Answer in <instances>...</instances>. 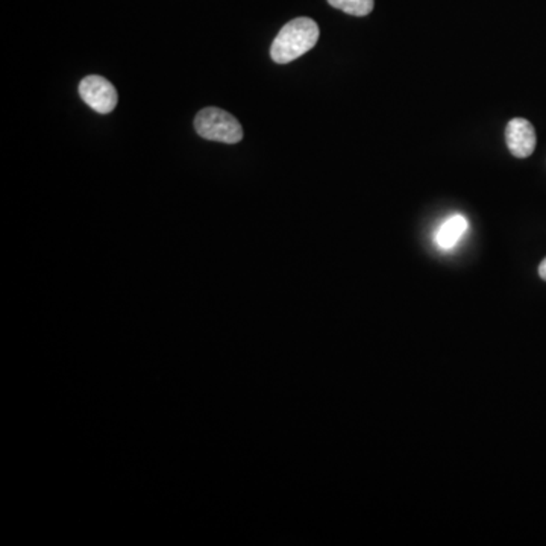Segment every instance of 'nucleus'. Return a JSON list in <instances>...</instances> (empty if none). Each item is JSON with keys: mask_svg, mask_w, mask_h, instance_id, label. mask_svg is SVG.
Here are the masks:
<instances>
[{"mask_svg": "<svg viewBox=\"0 0 546 546\" xmlns=\"http://www.w3.org/2000/svg\"><path fill=\"white\" fill-rule=\"evenodd\" d=\"M539 276L542 280L546 281V258L542 260L541 266H539Z\"/></svg>", "mask_w": 546, "mask_h": 546, "instance_id": "nucleus-7", "label": "nucleus"}, {"mask_svg": "<svg viewBox=\"0 0 546 546\" xmlns=\"http://www.w3.org/2000/svg\"><path fill=\"white\" fill-rule=\"evenodd\" d=\"M469 221L466 217L462 214H454L443 221L436 231V245L443 251H449L453 247H457L458 241L462 240L464 234L468 232Z\"/></svg>", "mask_w": 546, "mask_h": 546, "instance_id": "nucleus-5", "label": "nucleus"}, {"mask_svg": "<svg viewBox=\"0 0 546 546\" xmlns=\"http://www.w3.org/2000/svg\"><path fill=\"white\" fill-rule=\"evenodd\" d=\"M328 4L355 17L370 14L375 6L374 0H328Z\"/></svg>", "mask_w": 546, "mask_h": 546, "instance_id": "nucleus-6", "label": "nucleus"}, {"mask_svg": "<svg viewBox=\"0 0 546 546\" xmlns=\"http://www.w3.org/2000/svg\"><path fill=\"white\" fill-rule=\"evenodd\" d=\"M506 142L515 157H530L536 149L537 138L534 126L525 118H513L506 128Z\"/></svg>", "mask_w": 546, "mask_h": 546, "instance_id": "nucleus-4", "label": "nucleus"}, {"mask_svg": "<svg viewBox=\"0 0 546 546\" xmlns=\"http://www.w3.org/2000/svg\"><path fill=\"white\" fill-rule=\"evenodd\" d=\"M196 133L205 140L236 144L243 138V128L234 116L221 108H204L195 118Z\"/></svg>", "mask_w": 546, "mask_h": 546, "instance_id": "nucleus-2", "label": "nucleus"}, {"mask_svg": "<svg viewBox=\"0 0 546 546\" xmlns=\"http://www.w3.org/2000/svg\"><path fill=\"white\" fill-rule=\"evenodd\" d=\"M79 94L85 104L99 114L113 113L117 107L118 96L116 87L108 79L99 74L85 76L79 84Z\"/></svg>", "mask_w": 546, "mask_h": 546, "instance_id": "nucleus-3", "label": "nucleus"}, {"mask_svg": "<svg viewBox=\"0 0 546 546\" xmlns=\"http://www.w3.org/2000/svg\"><path fill=\"white\" fill-rule=\"evenodd\" d=\"M319 39V26L315 20L299 17L282 26L271 48L276 65H289L315 48Z\"/></svg>", "mask_w": 546, "mask_h": 546, "instance_id": "nucleus-1", "label": "nucleus"}]
</instances>
